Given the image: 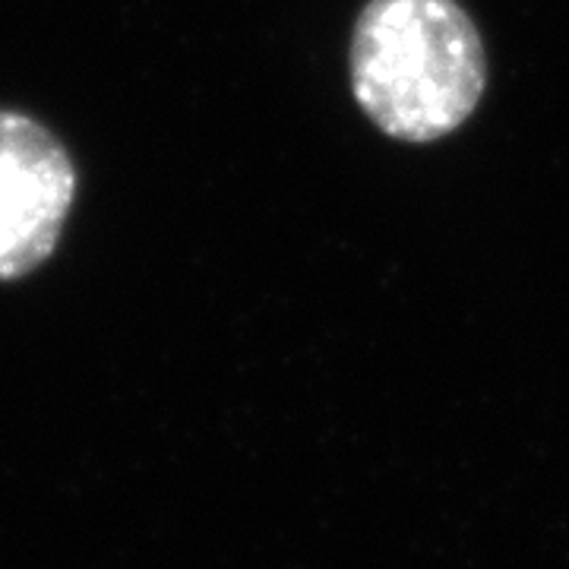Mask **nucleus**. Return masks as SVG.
I'll list each match as a JSON object with an SVG mask.
<instances>
[{"label":"nucleus","mask_w":569,"mask_h":569,"mask_svg":"<svg viewBox=\"0 0 569 569\" xmlns=\"http://www.w3.org/2000/svg\"><path fill=\"white\" fill-rule=\"evenodd\" d=\"M348 77L380 133L433 142L475 114L488 54L459 0H367L348 44Z\"/></svg>","instance_id":"f257e3e1"},{"label":"nucleus","mask_w":569,"mask_h":569,"mask_svg":"<svg viewBox=\"0 0 569 569\" xmlns=\"http://www.w3.org/2000/svg\"><path fill=\"white\" fill-rule=\"evenodd\" d=\"M77 200V164L48 127L0 108V282L36 272L58 250Z\"/></svg>","instance_id":"f03ea898"}]
</instances>
